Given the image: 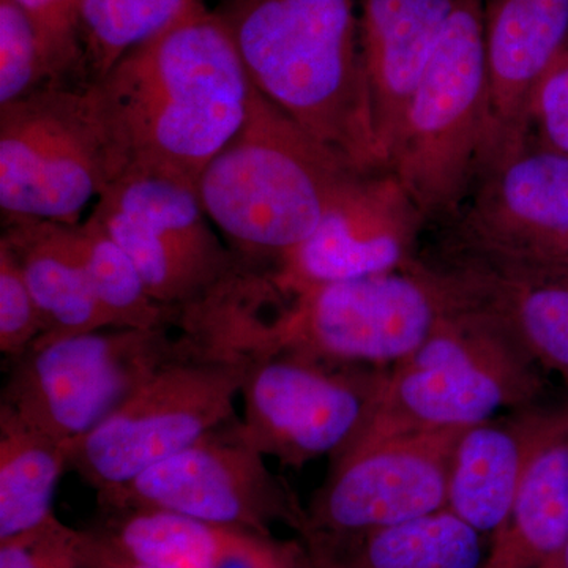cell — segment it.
<instances>
[{"instance_id": "obj_16", "label": "cell", "mask_w": 568, "mask_h": 568, "mask_svg": "<svg viewBox=\"0 0 568 568\" xmlns=\"http://www.w3.org/2000/svg\"><path fill=\"white\" fill-rule=\"evenodd\" d=\"M440 263L538 368L568 386V263H528L446 246Z\"/></svg>"}, {"instance_id": "obj_27", "label": "cell", "mask_w": 568, "mask_h": 568, "mask_svg": "<svg viewBox=\"0 0 568 568\" xmlns=\"http://www.w3.org/2000/svg\"><path fill=\"white\" fill-rule=\"evenodd\" d=\"M51 84L36 24L18 0H0V106Z\"/></svg>"}, {"instance_id": "obj_29", "label": "cell", "mask_w": 568, "mask_h": 568, "mask_svg": "<svg viewBox=\"0 0 568 568\" xmlns=\"http://www.w3.org/2000/svg\"><path fill=\"white\" fill-rule=\"evenodd\" d=\"M43 334V324L20 265L0 244V353L7 362L24 354Z\"/></svg>"}, {"instance_id": "obj_2", "label": "cell", "mask_w": 568, "mask_h": 568, "mask_svg": "<svg viewBox=\"0 0 568 568\" xmlns=\"http://www.w3.org/2000/svg\"><path fill=\"white\" fill-rule=\"evenodd\" d=\"M254 88L361 171L387 170L377 149L358 0H219Z\"/></svg>"}, {"instance_id": "obj_31", "label": "cell", "mask_w": 568, "mask_h": 568, "mask_svg": "<svg viewBox=\"0 0 568 568\" xmlns=\"http://www.w3.org/2000/svg\"><path fill=\"white\" fill-rule=\"evenodd\" d=\"M530 138L568 155V50L538 80L529 100Z\"/></svg>"}, {"instance_id": "obj_8", "label": "cell", "mask_w": 568, "mask_h": 568, "mask_svg": "<svg viewBox=\"0 0 568 568\" xmlns=\"http://www.w3.org/2000/svg\"><path fill=\"white\" fill-rule=\"evenodd\" d=\"M224 349L181 328L106 327L40 338L9 364L0 405L73 443L111 416L159 369L200 351Z\"/></svg>"}, {"instance_id": "obj_1", "label": "cell", "mask_w": 568, "mask_h": 568, "mask_svg": "<svg viewBox=\"0 0 568 568\" xmlns=\"http://www.w3.org/2000/svg\"><path fill=\"white\" fill-rule=\"evenodd\" d=\"M121 175L140 171L197 185L248 115L254 85L205 0L91 82Z\"/></svg>"}, {"instance_id": "obj_20", "label": "cell", "mask_w": 568, "mask_h": 568, "mask_svg": "<svg viewBox=\"0 0 568 568\" xmlns=\"http://www.w3.org/2000/svg\"><path fill=\"white\" fill-rule=\"evenodd\" d=\"M566 407L536 405L463 429L452 457L447 508L481 536L506 521L530 463L558 428Z\"/></svg>"}, {"instance_id": "obj_17", "label": "cell", "mask_w": 568, "mask_h": 568, "mask_svg": "<svg viewBox=\"0 0 568 568\" xmlns=\"http://www.w3.org/2000/svg\"><path fill=\"white\" fill-rule=\"evenodd\" d=\"M484 48L491 121L487 163L530 138L534 88L568 50V0H485Z\"/></svg>"}, {"instance_id": "obj_21", "label": "cell", "mask_w": 568, "mask_h": 568, "mask_svg": "<svg viewBox=\"0 0 568 568\" xmlns=\"http://www.w3.org/2000/svg\"><path fill=\"white\" fill-rule=\"evenodd\" d=\"M73 226L21 216L2 219L0 244L13 254L31 290L43 324L40 338L111 327L74 245Z\"/></svg>"}, {"instance_id": "obj_18", "label": "cell", "mask_w": 568, "mask_h": 568, "mask_svg": "<svg viewBox=\"0 0 568 568\" xmlns=\"http://www.w3.org/2000/svg\"><path fill=\"white\" fill-rule=\"evenodd\" d=\"M89 529L125 558L152 568H313L302 541L156 508H100Z\"/></svg>"}, {"instance_id": "obj_9", "label": "cell", "mask_w": 568, "mask_h": 568, "mask_svg": "<svg viewBox=\"0 0 568 568\" xmlns=\"http://www.w3.org/2000/svg\"><path fill=\"white\" fill-rule=\"evenodd\" d=\"M119 175L89 84H47L0 106L2 219L80 224Z\"/></svg>"}, {"instance_id": "obj_24", "label": "cell", "mask_w": 568, "mask_h": 568, "mask_svg": "<svg viewBox=\"0 0 568 568\" xmlns=\"http://www.w3.org/2000/svg\"><path fill=\"white\" fill-rule=\"evenodd\" d=\"M67 444L0 405V540L55 517V491L69 470Z\"/></svg>"}, {"instance_id": "obj_3", "label": "cell", "mask_w": 568, "mask_h": 568, "mask_svg": "<svg viewBox=\"0 0 568 568\" xmlns=\"http://www.w3.org/2000/svg\"><path fill=\"white\" fill-rule=\"evenodd\" d=\"M357 171L254 88L244 125L196 189L224 242L268 275L315 233L339 186Z\"/></svg>"}, {"instance_id": "obj_11", "label": "cell", "mask_w": 568, "mask_h": 568, "mask_svg": "<svg viewBox=\"0 0 568 568\" xmlns=\"http://www.w3.org/2000/svg\"><path fill=\"white\" fill-rule=\"evenodd\" d=\"M387 372L280 351L246 354L244 417H235V435L294 469L332 458L364 428Z\"/></svg>"}, {"instance_id": "obj_13", "label": "cell", "mask_w": 568, "mask_h": 568, "mask_svg": "<svg viewBox=\"0 0 568 568\" xmlns=\"http://www.w3.org/2000/svg\"><path fill=\"white\" fill-rule=\"evenodd\" d=\"M462 433H413L339 450L306 507L310 529L302 544L346 540L447 508L452 457Z\"/></svg>"}, {"instance_id": "obj_5", "label": "cell", "mask_w": 568, "mask_h": 568, "mask_svg": "<svg viewBox=\"0 0 568 568\" xmlns=\"http://www.w3.org/2000/svg\"><path fill=\"white\" fill-rule=\"evenodd\" d=\"M467 305L446 264L417 260L388 274L323 284L254 325L246 354L293 353L335 365H396L450 313Z\"/></svg>"}, {"instance_id": "obj_10", "label": "cell", "mask_w": 568, "mask_h": 568, "mask_svg": "<svg viewBox=\"0 0 568 568\" xmlns=\"http://www.w3.org/2000/svg\"><path fill=\"white\" fill-rule=\"evenodd\" d=\"M246 354L200 351L164 365L91 433L67 444L69 470L93 491L129 484L235 418Z\"/></svg>"}, {"instance_id": "obj_25", "label": "cell", "mask_w": 568, "mask_h": 568, "mask_svg": "<svg viewBox=\"0 0 568 568\" xmlns=\"http://www.w3.org/2000/svg\"><path fill=\"white\" fill-rule=\"evenodd\" d=\"M73 239L111 327L181 328L178 315L153 301L129 254L95 220L74 224Z\"/></svg>"}, {"instance_id": "obj_14", "label": "cell", "mask_w": 568, "mask_h": 568, "mask_svg": "<svg viewBox=\"0 0 568 568\" xmlns=\"http://www.w3.org/2000/svg\"><path fill=\"white\" fill-rule=\"evenodd\" d=\"M426 220L392 171H357L320 226L268 272L283 298L323 284L399 271L417 261Z\"/></svg>"}, {"instance_id": "obj_12", "label": "cell", "mask_w": 568, "mask_h": 568, "mask_svg": "<svg viewBox=\"0 0 568 568\" xmlns=\"http://www.w3.org/2000/svg\"><path fill=\"white\" fill-rule=\"evenodd\" d=\"M234 420L156 463L129 484L99 493V508H156L272 536L276 525L308 536V514L265 457L234 432Z\"/></svg>"}, {"instance_id": "obj_15", "label": "cell", "mask_w": 568, "mask_h": 568, "mask_svg": "<svg viewBox=\"0 0 568 568\" xmlns=\"http://www.w3.org/2000/svg\"><path fill=\"white\" fill-rule=\"evenodd\" d=\"M450 226L448 246L528 263H568V155L529 138L493 156Z\"/></svg>"}, {"instance_id": "obj_22", "label": "cell", "mask_w": 568, "mask_h": 568, "mask_svg": "<svg viewBox=\"0 0 568 568\" xmlns=\"http://www.w3.org/2000/svg\"><path fill=\"white\" fill-rule=\"evenodd\" d=\"M568 540V407L530 463L481 568H541Z\"/></svg>"}, {"instance_id": "obj_33", "label": "cell", "mask_w": 568, "mask_h": 568, "mask_svg": "<svg viewBox=\"0 0 568 568\" xmlns=\"http://www.w3.org/2000/svg\"><path fill=\"white\" fill-rule=\"evenodd\" d=\"M541 568H568V540L541 566Z\"/></svg>"}, {"instance_id": "obj_28", "label": "cell", "mask_w": 568, "mask_h": 568, "mask_svg": "<svg viewBox=\"0 0 568 568\" xmlns=\"http://www.w3.org/2000/svg\"><path fill=\"white\" fill-rule=\"evenodd\" d=\"M39 32L51 84H89L78 10L81 0H18Z\"/></svg>"}, {"instance_id": "obj_23", "label": "cell", "mask_w": 568, "mask_h": 568, "mask_svg": "<svg viewBox=\"0 0 568 568\" xmlns=\"http://www.w3.org/2000/svg\"><path fill=\"white\" fill-rule=\"evenodd\" d=\"M305 548L313 568H481L487 555L484 536L448 508Z\"/></svg>"}, {"instance_id": "obj_7", "label": "cell", "mask_w": 568, "mask_h": 568, "mask_svg": "<svg viewBox=\"0 0 568 568\" xmlns=\"http://www.w3.org/2000/svg\"><path fill=\"white\" fill-rule=\"evenodd\" d=\"M485 0H462L417 82L388 171L426 223L447 224L473 189L489 144Z\"/></svg>"}, {"instance_id": "obj_30", "label": "cell", "mask_w": 568, "mask_h": 568, "mask_svg": "<svg viewBox=\"0 0 568 568\" xmlns=\"http://www.w3.org/2000/svg\"><path fill=\"white\" fill-rule=\"evenodd\" d=\"M82 530L58 517L20 536L0 540V568H82Z\"/></svg>"}, {"instance_id": "obj_6", "label": "cell", "mask_w": 568, "mask_h": 568, "mask_svg": "<svg viewBox=\"0 0 568 568\" xmlns=\"http://www.w3.org/2000/svg\"><path fill=\"white\" fill-rule=\"evenodd\" d=\"M541 390L536 362L491 316L466 305L388 368L372 416L349 444L465 429L506 407L536 405Z\"/></svg>"}, {"instance_id": "obj_4", "label": "cell", "mask_w": 568, "mask_h": 568, "mask_svg": "<svg viewBox=\"0 0 568 568\" xmlns=\"http://www.w3.org/2000/svg\"><path fill=\"white\" fill-rule=\"evenodd\" d=\"M89 216L125 250L148 293L178 315L181 331L219 334L271 297L267 274L248 267L216 233L192 183L126 171Z\"/></svg>"}, {"instance_id": "obj_26", "label": "cell", "mask_w": 568, "mask_h": 568, "mask_svg": "<svg viewBox=\"0 0 568 568\" xmlns=\"http://www.w3.org/2000/svg\"><path fill=\"white\" fill-rule=\"evenodd\" d=\"M193 0H81L78 33L89 84L162 32Z\"/></svg>"}, {"instance_id": "obj_19", "label": "cell", "mask_w": 568, "mask_h": 568, "mask_svg": "<svg viewBox=\"0 0 568 568\" xmlns=\"http://www.w3.org/2000/svg\"><path fill=\"white\" fill-rule=\"evenodd\" d=\"M462 0H358L373 129L387 170L410 95Z\"/></svg>"}, {"instance_id": "obj_32", "label": "cell", "mask_w": 568, "mask_h": 568, "mask_svg": "<svg viewBox=\"0 0 568 568\" xmlns=\"http://www.w3.org/2000/svg\"><path fill=\"white\" fill-rule=\"evenodd\" d=\"M81 564L82 568H152L125 558L91 529L82 530Z\"/></svg>"}]
</instances>
